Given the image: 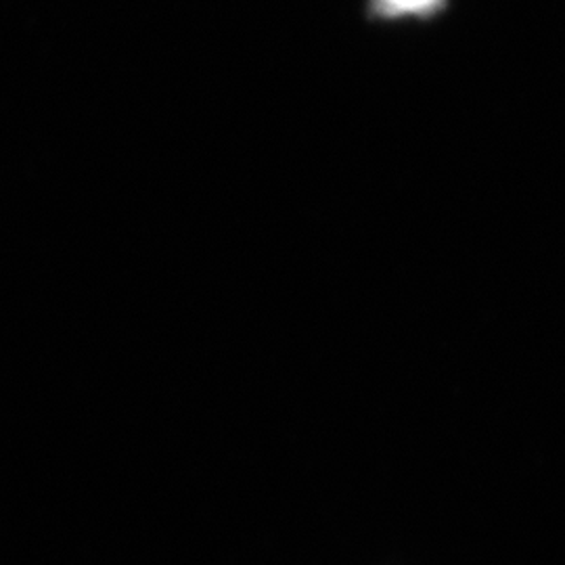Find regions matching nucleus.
<instances>
[{"mask_svg":"<svg viewBox=\"0 0 565 565\" xmlns=\"http://www.w3.org/2000/svg\"><path fill=\"white\" fill-rule=\"evenodd\" d=\"M446 0H369L375 20H425L440 13Z\"/></svg>","mask_w":565,"mask_h":565,"instance_id":"1","label":"nucleus"}]
</instances>
